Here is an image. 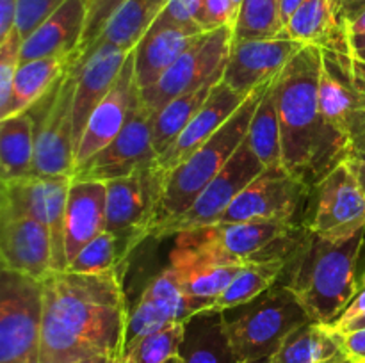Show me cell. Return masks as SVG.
Segmentation results:
<instances>
[{
  "instance_id": "obj_15",
  "label": "cell",
  "mask_w": 365,
  "mask_h": 363,
  "mask_svg": "<svg viewBox=\"0 0 365 363\" xmlns=\"http://www.w3.org/2000/svg\"><path fill=\"white\" fill-rule=\"evenodd\" d=\"M70 177H27L20 180L2 182L0 199L13 205L25 216L45 224L52 238V269L66 270V205L70 192Z\"/></svg>"
},
{
  "instance_id": "obj_7",
  "label": "cell",
  "mask_w": 365,
  "mask_h": 363,
  "mask_svg": "<svg viewBox=\"0 0 365 363\" xmlns=\"http://www.w3.org/2000/svg\"><path fill=\"white\" fill-rule=\"evenodd\" d=\"M43 283L0 269V363H39Z\"/></svg>"
},
{
  "instance_id": "obj_35",
  "label": "cell",
  "mask_w": 365,
  "mask_h": 363,
  "mask_svg": "<svg viewBox=\"0 0 365 363\" xmlns=\"http://www.w3.org/2000/svg\"><path fill=\"white\" fill-rule=\"evenodd\" d=\"M285 34L282 0H245L234 27V39L280 38Z\"/></svg>"
},
{
  "instance_id": "obj_43",
  "label": "cell",
  "mask_w": 365,
  "mask_h": 363,
  "mask_svg": "<svg viewBox=\"0 0 365 363\" xmlns=\"http://www.w3.org/2000/svg\"><path fill=\"white\" fill-rule=\"evenodd\" d=\"M342 347L355 363H365V327L342 333Z\"/></svg>"
},
{
  "instance_id": "obj_54",
  "label": "cell",
  "mask_w": 365,
  "mask_h": 363,
  "mask_svg": "<svg viewBox=\"0 0 365 363\" xmlns=\"http://www.w3.org/2000/svg\"><path fill=\"white\" fill-rule=\"evenodd\" d=\"M166 363H182V359H180V356H173V358H170V359H168V362Z\"/></svg>"
},
{
  "instance_id": "obj_14",
  "label": "cell",
  "mask_w": 365,
  "mask_h": 363,
  "mask_svg": "<svg viewBox=\"0 0 365 363\" xmlns=\"http://www.w3.org/2000/svg\"><path fill=\"white\" fill-rule=\"evenodd\" d=\"M164 174L157 166L125 178L103 182L107 189L106 230L141 244L150 237Z\"/></svg>"
},
{
  "instance_id": "obj_19",
  "label": "cell",
  "mask_w": 365,
  "mask_h": 363,
  "mask_svg": "<svg viewBox=\"0 0 365 363\" xmlns=\"http://www.w3.org/2000/svg\"><path fill=\"white\" fill-rule=\"evenodd\" d=\"M139 103V88L134 73V52L128 53L116 82L109 95L102 100L91 114L82 141L75 152V171L88 162L91 157L102 152L107 144L118 137L132 112Z\"/></svg>"
},
{
  "instance_id": "obj_32",
  "label": "cell",
  "mask_w": 365,
  "mask_h": 363,
  "mask_svg": "<svg viewBox=\"0 0 365 363\" xmlns=\"http://www.w3.org/2000/svg\"><path fill=\"white\" fill-rule=\"evenodd\" d=\"M220 80L221 78L210 80L209 84L196 89V91L185 93V95L171 100L155 114V121H153V149H155L157 159L170 149V146L177 141L178 135L195 120L205 100L209 98L214 85Z\"/></svg>"
},
{
  "instance_id": "obj_2",
  "label": "cell",
  "mask_w": 365,
  "mask_h": 363,
  "mask_svg": "<svg viewBox=\"0 0 365 363\" xmlns=\"http://www.w3.org/2000/svg\"><path fill=\"white\" fill-rule=\"evenodd\" d=\"M323 50L305 45L278 77L282 166L314 187L349 157L351 142L331 128L319 105Z\"/></svg>"
},
{
  "instance_id": "obj_31",
  "label": "cell",
  "mask_w": 365,
  "mask_h": 363,
  "mask_svg": "<svg viewBox=\"0 0 365 363\" xmlns=\"http://www.w3.org/2000/svg\"><path fill=\"white\" fill-rule=\"evenodd\" d=\"M339 351H342V333L310 320L289 335L271 359L273 363H321Z\"/></svg>"
},
{
  "instance_id": "obj_40",
  "label": "cell",
  "mask_w": 365,
  "mask_h": 363,
  "mask_svg": "<svg viewBox=\"0 0 365 363\" xmlns=\"http://www.w3.org/2000/svg\"><path fill=\"white\" fill-rule=\"evenodd\" d=\"M66 0H18L16 28L21 39H27L57 7Z\"/></svg>"
},
{
  "instance_id": "obj_48",
  "label": "cell",
  "mask_w": 365,
  "mask_h": 363,
  "mask_svg": "<svg viewBox=\"0 0 365 363\" xmlns=\"http://www.w3.org/2000/svg\"><path fill=\"white\" fill-rule=\"evenodd\" d=\"M302 2L303 0H282V18H284L285 25L291 20L292 14L296 13V9L302 6Z\"/></svg>"
},
{
  "instance_id": "obj_37",
  "label": "cell",
  "mask_w": 365,
  "mask_h": 363,
  "mask_svg": "<svg viewBox=\"0 0 365 363\" xmlns=\"http://www.w3.org/2000/svg\"><path fill=\"white\" fill-rule=\"evenodd\" d=\"M21 43L24 39H21L18 28L9 38L0 41V116L6 112L7 105H9L14 75L20 68Z\"/></svg>"
},
{
  "instance_id": "obj_8",
  "label": "cell",
  "mask_w": 365,
  "mask_h": 363,
  "mask_svg": "<svg viewBox=\"0 0 365 363\" xmlns=\"http://www.w3.org/2000/svg\"><path fill=\"white\" fill-rule=\"evenodd\" d=\"M232 39H234V28L230 27L202 32L171 64L170 70L160 77L157 84L139 91L143 105L157 114L171 100L185 93L196 91L210 80L223 78Z\"/></svg>"
},
{
  "instance_id": "obj_34",
  "label": "cell",
  "mask_w": 365,
  "mask_h": 363,
  "mask_svg": "<svg viewBox=\"0 0 365 363\" xmlns=\"http://www.w3.org/2000/svg\"><path fill=\"white\" fill-rule=\"evenodd\" d=\"M139 246L138 241L121 235L102 231L89 244L78 251V255L68 263L70 273L102 274L109 270L127 267L128 255Z\"/></svg>"
},
{
  "instance_id": "obj_36",
  "label": "cell",
  "mask_w": 365,
  "mask_h": 363,
  "mask_svg": "<svg viewBox=\"0 0 365 363\" xmlns=\"http://www.w3.org/2000/svg\"><path fill=\"white\" fill-rule=\"evenodd\" d=\"M182 338L184 322L153 331L128 345L121 356V363H166L178 354Z\"/></svg>"
},
{
  "instance_id": "obj_1",
  "label": "cell",
  "mask_w": 365,
  "mask_h": 363,
  "mask_svg": "<svg viewBox=\"0 0 365 363\" xmlns=\"http://www.w3.org/2000/svg\"><path fill=\"white\" fill-rule=\"evenodd\" d=\"M127 267L102 274L52 270L43 283L39 363H77L91 356H123L128 305Z\"/></svg>"
},
{
  "instance_id": "obj_33",
  "label": "cell",
  "mask_w": 365,
  "mask_h": 363,
  "mask_svg": "<svg viewBox=\"0 0 365 363\" xmlns=\"http://www.w3.org/2000/svg\"><path fill=\"white\" fill-rule=\"evenodd\" d=\"M287 260H266V262H250L237 273V276L232 280V283L221 292L214 301V308L230 310L235 306H241L250 302L252 299L259 298L266 290H269L273 285L284 274Z\"/></svg>"
},
{
  "instance_id": "obj_41",
  "label": "cell",
  "mask_w": 365,
  "mask_h": 363,
  "mask_svg": "<svg viewBox=\"0 0 365 363\" xmlns=\"http://www.w3.org/2000/svg\"><path fill=\"white\" fill-rule=\"evenodd\" d=\"M202 6L203 0H170L155 21L202 31L198 25V16L200 11H202Z\"/></svg>"
},
{
  "instance_id": "obj_20",
  "label": "cell",
  "mask_w": 365,
  "mask_h": 363,
  "mask_svg": "<svg viewBox=\"0 0 365 363\" xmlns=\"http://www.w3.org/2000/svg\"><path fill=\"white\" fill-rule=\"evenodd\" d=\"M128 53L130 52H125L109 43H96L88 53L78 56L81 71L73 98L75 152L81 144L89 117L113 89Z\"/></svg>"
},
{
  "instance_id": "obj_49",
  "label": "cell",
  "mask_w": 365,
  "mask_h": 363,
  "mask_svg": "<svg viewBox=\"0 0 365 363\" xmlns=\"http://www.w3.org/2000/svg\"><path fill=\"white\" fill-rule=\"evenodd\" d=\"M348 31H349V38H351V36L365 34V11L364 13H360L359 16L348 25Z\"/></svg>"
},
{
  "instance_id": "obj_12",
  "label": "cell",
  "mask_w": 365,
  "mask_h": 363,
  "mask_svg": "<svg viewBox=\"0 0 365 363\" xmlns=\"http://www.w3.org/2000/svg\"><path fill=\"white\" fill-rule=\"evenodd\" d=\"M153 121L155 114L146 109L139 98L130 120L110 144L82 164L71 180L109 182L130 177L138 171L148 169L157 164L153 149Z\"/></svg>"
},
{
  "instance_id": "obj_44",
  "label": "cell",
  "mask_w": 365,
  "mask_h": 363,
  "mask_svg": "<svg viewBox=\"0 0 365 363\" xmlns=\"http://www.w3.org/2000/svg\"><path fill=\"white\" fill-rule=\"evenodd\" d=\"M18 0H0V41L16 31Z\"/></svg>"
},
{
  "instance_id": "obj_30",
  "label": "cell",
  "mask_w": 365,
  "mask_h": 363,
  "mask_svg": "<svg viewBox=\"0 0 365 363\" xmlns=\"http://www.w3.org/2000/svg\"><path fill=\"white\" fill-rule=\"evenodd\" d=\"M278 77L280 73L271 80L260 98L259 107L250 123L248 135H246V141L264 164V167H284L282 166L280 117H278Z\"/></svg>"
},
{
  "instance_id": "obj_29",
  "label": "cell",
  "mask_w": 365,
  "mask_h": 363,
  "mask_svg": "<svg viewBox=\"0 0 365 363\" xmlns=\"http://www.w3.org/2000/svg\"><path fill=\"white\" fill-rule=\"evenodd\" d=\"M168 2L170 0H125L96 43H109L125 52H132L148 28L155 23Z\"/></svg>"
},
{
  "instance_id": "obj_26",
  "label": "cell",
  "mask_w": 365,
  "mask_h": 363,
  "mask_svg": "<svg viewBox=\"0 0 365 363\" xmlns=\"http://www.w3.org/2000/svg\"><path fill=\"white\" fill-rule=\"evenodd\" d=\"M182 363H237L221 310L207 308L184 322Z\"/></svg>"
},
{
  "instance_id": "obj_11",
  "label": "cell",
  "mask_w": 365,
  "mask_h": 363,
  "mask_svg": "<svg viewBox=\"0 0 365 363\" xmlns=\"http://www.w3.org/2000/svg\"><path fill=\"white\" fill-rule=\"evenodd\" d=\"M266 169L259 157L253 153L248 141L242 142L232 159L225 164L223 169L216 174L212 182L205 187V191L198 196L191 209L171 223L164 224L155 231L152 238H166L180 233L185 230L212 226L220 221L228 210V206L235 201L239 194Z\"/></svg>"
},
{
  "instance_id": "obj_18",
  "label": "cell",
  "mask_w": 365,
  "mask_h": 363,
  "mask_svg": "<svg viewBox=\"0 0 365 363\" xmlns=\"http://www.w3.org/2000/svg\"><path fill=\"white\" fill-rule=\"evenodd\" d=\"M303 46L305 45L302 41L289 36L237 41L232 39L221 80L239 95H252L260 84L280 73Z\"/></svg>"
},
{
  "instance_id": "obj_47",
  "label": "cell",
  "mask_w": 365,
  "mask_h": 363,
  "mask_svg": "<svg viewBox=\"0 0 365 363\" xmlns=\"http://www.w3.org/2000/svg\"><path fill=\"white\" fill-rule=\"evenodd\" d=\"M349 45H351V56L356 63L365 64V34L351 36L349 38Z\"/></svg>"
},
{
  "instance_id": "obj_38",
  "label": "cell",
  "mask_w": 365,
  "mask_h": 363,
  "mask_svg": "<svg viewBox=\"0 0 365 363\" xmlns=\"http://www.w3.org/2000/svg\"><path fill=\"white\" fill-rule=\"evenodd\" d=\"M125 0H89L88 21H86L84 39H82L78 56H84L86 52L93 48L98 38L102 36L103 28L109 23L113 14L121 7Z\"/></svg>"
},
{
  "instance_id": "obj_9",
  "label": "cell",
  "mask_w": 365,
  "mask_h": 363,
  "mask_svg": "<svg viewBox=\"0 0 365 363\" xmlns=\"http://www.w3.org/2000/svg\"><path fill=\"white\" fill-rule=\"evenodd\" d=\"M168 269L175 274L185 294L200 299H214L232 283L246 265L228 255L207 231V228L185 230L173 235Z\"/></svg>"
},
{
  "instance_id": "obj_16",
  "label": "cell",
  "mask_w": 365,
  "mask_h": 363,
  "mask_svg": "<svg viewBox=\"0 0 365 363\" xmlns=\"http://www.w3.org/2000/svg\"><path fill=\"white\" fill-rule=\"evenodd\" d=\"M0 269L45 280L52 273V238L45 224L0 199Z\"/></svg>"
},
{
  "instance_id": "obj_51",
  "label": "cell",
  "mask_w": 365,
  "mask_h": 363,
  "mask_svg": "<svg viewBox=\"0 0 365 363\" xmlns=\"http://www.w3.org/2000/svg\"><path fill=\"white\" fill-rule=\"evenodd\" d=\"M77 363H121V358H118V356L98 354V356H91V358L81 359V362Z\"/></svg>"
},
{
  "instance_id": "obj_17",
  "label": "cell",
  "mask_w": 365,
  "mask_h": 363,
  "mask_svg": "<svg viewBox=\"0 0 365 363\" xmlns=\"http://www.w3.org/2000/svg\"><path fill=\"white\" fill-rule=\"evenodd\" d=\"M319 105L327 123L349 142L365 127V93L356 85L353 56L323 50Z\"/></svg>"
},
{
  "instance_id": "obj_55",
  "label": "cell",
  "mask_w": 365,
  "mask_h": 363,
  "mask_svg": "<svg viewBox=\"0 0 365 363\" xmlns=\"http://www.w3.org/2000/svg\"><path fill=\"white\" fill-rule=\"evenodd\" d=\"M360 288H365V273L362 274V278L359 280V290Z\"/></svg>"
},
{
  "instance_id": "obj_53",
  "label": "cell",
  "mask_w": 365,
  "mask_h": 363,
  "mask_svg": "<svg viewBox=\"0 0 365 363\" xmlns=\"http://www.w3.org/2000/svg\"><path fill=\"white\" fill-rule=\"evenodd\" d=\"M237 363H273L271 358H260V359H248V362H237Z\"/></svg>"
},
{
  "instance_id": "obj_5",
  "label": "cell",
  "mask_w": 365,
  "mask_h": 363,
  "mask_svg": "<svg viewBox=\"0 0 365 363\" xmlns=\"http://www.w3.org/2000/svg\"><path fill=\"white\" fill-rule=\"evenodd\" d=\"M225 327L237 362L271 358L310 317L294 292L280 283L235 308L225 310Z\"/></svg>"
},
{
  "instance_id": "obj_6",
  "label": "cell",
  "mask_w": 365,
  "mask_h": 363,
  "mask_svg": "<svg viewBox=\"0 0 365 363\" xmlns=\"http://www.w3.org/2000/svg\"><path fill=\"white\" fill-rule=\"evenodd\" d=\"M78 71L81 64L77 56L52 91L29 109L36 125V157L32 177L73 178V98Z\"/></svg>"
},
{
  "instance_id": "obj_28",
  "label": "cell",
  "mask_w": 365,
  "mask_h": 363,
  "mask_svg": "<svg viewBox=\"0 0 365 363\" xmlns=\"http://www.w3.org/2000/svg\"><path fill=\"white\" fill-rule=\"evenodd\" d=\"M77 56L78 53L68 57H45V59H34L20 64L14 75L9 105L0 120L25 112L43 96L48 95Z\"/></svg>"
},
{
  "instance_id": "obj_10",
  "label": "cell",
  "mask_w": 365,
  "mask_h": 363,
  "mask_svg": "<svg viewBox=\"0 0 365 363\" xmlns=\"http://www.w3.org/2000/svg\"><path fill=\"white\" fill-rule=\"evenodd\" d=\"M312 189L284 167H266L235 198L216 224L252 219H280L305 224Z\"/></svg>"
},
{
  "instance_id": "obj_3",
  "label": "cell",
  "mask_w": 365,
  "mask_h": 363,
  "mask_svg": "<svg viewBox=\"0 0 365 363\" xmlns=\"http://www.w3.org/2000/svg\"><path fill=\"white\" fill-rule=\"evenodd\" d=\"M364 241L365 228L346 238L309 230L287 258L278 281L294 292L312 322L331 326L356 295V262Z\"/></svg>"
},
{
  "instance_id": "obj_4",
  "label": "cell",
  "mask_w": 365,
  "mask_h": 363,
  "mask_svg": "<svg viewBox=\"0 0 365 363\" xmlns=\"http://www.w3.org/2000/svg\"><path fill=\"white\" fill-rule=\"evenodd\" d=\"M274 77L260 84L239 107L237 112L202 148L196 149L180 166L164 174L163 191H160L159 203H157L155 219H153L150 237H153L155 231L160 230L164 224L171 223L182 214L187 212L192 203L198 199V196L205 191L207 185L216 178L225 164L237 152L239 146L246 141L253 114H255L267 85Z\"/></svg>"
},
{
  "instance_id": "obj_24",
  "label": "cell",
  "mask_w": 365,
  "mask_h": 363,
  "mask_svg": "<svg viewBox=\"0 0 365 363\" xmlns=\"http://www.w3.org/2000/svg\"><path fill=\"white\" fill-rule=\"evenodd\" d=\"M202 31L178 25L155 23L148 28L134 52V73L139 91L152 88L160 80L171 64L184 53Z\"/></svg>"
},
{
  "instance_id": "obj_27",
  "label": "cell",
  "mask_w": 365,
  "mask_h": 363,
  "mask_svg": "<svg viewBox=\"0 0 365 363\" xmlns=\"http://www.w3.org/2000/svg\"><path fill=\"white\" fill-rule=\"evenodd\" d=\"M36 125L29 110L0 120V182L34 174Z\"/></svg>"
},
{
  "instance_id": "obj_22",
  "label": "cell",
  "mask_w": 365,
  "mask_h": 363,
  "mask_svg": "<svg viewBox=\"0 0 365 363\" xmlns=\"http://www.w3.org/2000/svg\"><path fill=\"white\" fill-rule=\"evenodd\" d=\"M89 0H66L57 7L24 43L20 64L45 57H68L78 53L88 21Z\"/></svg>"
},
{
  "instance_id": "obj_42",
  "label": "cell",
  "mask_w": 365,
  "mask_h": 363,
  "mask_svg": "<svg viewBox=\"0 0 365 363\" xmlns=\"http://www.w3.org/2000/svg\"><path fill=\"white\" fill-rule=\"evenodd\" d=\"M364 315H365V288H360V290L356 292L355 298L351 299V302L346 306L344 312L339 315V319L335 320L330 327L334 331H339V333H341L346 326H349V324L355 322L356 319H360V317Z\"/></svg>"
},
{
  "instance_id": "obj_45",
  "label": "cell",
  "mask_w": 365,
  "mask_h": 363,
  "mask_svg": "<svg viewBox=\"0 0 365 363\" xmlns=\"http://www.w3.org/2000/svg\"><path fill=\"white\" fill-rule=\"evenodd\" d=\"M346 164H348V167L351 169L353 177H355L356 184H359V187L362 189L364 196H365V160L362 159H348L346 160Z\"/></svg>"
},
{
  "instance_id": "obj_25",
  "label": "cell",
  "mask_w": 365,
  "mask_h": 363,
  "mask_svg": "<svg viewBox=\"0 0 365 363\" xmlns=\"http://www.w3.org/2000/svg\"><path fill=\"white\" fill-rule=\"evenodd\" d=\"M107 189L103 182L71 180L66 205L64 248L70 263L86 244L106 231Z\"/></svg>"
},
{
  "instance_id": "obj_13",
  "label": "cell",
  "mask_w": 365,
  "mask_h": 363,
  "mask_svg": "<svg viewBox=\"0 0 365 363\" xmlns=\"http://www.w3.org/2000/svg\"><path fill=\"white\" fill-rule=\"evenodd\" d=\"M305 224L330 238H346L365 228V196L346 160L314 185Z\"/></svg>"
},
{
  "instance_id": "obj_50",
  "label": "cell",
  "mask_w": 365,
  "mask_h": 363,
  "mask_svg": "<svg viewBox=\"0 0 365 363\" xmlns=\"http://www.w3.org/2000/svg\"><path fill=\"white\" fill-rule=\"evenodd\" d=\"M353 68H355V80H356V85H359L360 89L365 93V64L362 63H356L355 59H353Z\"/></svg>"
},
{
  "instance_id": "obj_46",
  "label": "cell",
  "mask_w": 365,
  "mask_h": 363,
  "mask_svg": "<svg viewBox=\"0 0 365 363\" xmlns=\"http://www.w3.org/2000/svg\"><path fill=\"white\" fill-rule=\"evenodd\" d=\"M348 159H362V160H365V127L359 132V134L355 135V137H353ZM348 159H346V160H348Z\"/></svg>"
},
{
  "instance_id": "obj_52",
  "label": "cell",
  "mask_w": 365,
  "mask_h": 363,
  "mask_svg": "<svg viewBox=\"0 0 365 363\" xmlns=\"http://www.w3.org/2000/svg\"><path fill=\"white\" fill-rule=\"evenodd\" d=\"M362 327H365V315L360 317V319H356L355 322H351L349 326H346L344 330L341 331V333H348V331H355V330H362Z\"/></svg>"
},
{
  "instance_id": "obj_23",
  "label": "cell",
  "mask_w": 365,
  "mask_h": 363,
  "mask_svg": "<svg viewBox=\"0 0 365 363\" xmlns=\"http://www.w3.org/2000/svg\"><path fill=\"white\" fill-rule=\"evenodd\" d=\"M285 34L303 45H316L321 50L351 56L342 0H303L285 25Z\"/></svg>"
},
{
  "instance_id": "obj_21",
  "label": "cell",
  "mask_w": 365,
  "mask_h": 363,
  "mask_svg": "<svg viewBox=\"0 0 365 363\" xmlns=\"http://www.w3.org/2000/svg\"><path fill=\"white\" fill-rule=\"evenodd\" d=\"M248 96L239 95L237 91L228 88L223 80L217 82L195 120L185 127V130L178 135L170 149L157 159V169L166 174L180 166L237 112L239 107L246 102Z\"/></svg>"
},
{
  "instance_id": "obj_39",
  "label": "cell",
  "mask_w": 365,
  "mask_h": 363,
  "mask_svg": "<svg viewBox=\"0 0 365 363\" xmlns=\"http://www.w3.org/2000/svg\"><path fill=\"white\" fill-rule=\"evenodd\" d=\"M245 0H203L198 25L203 32L221 27H235Z\"/></svg>"
}]
</instances>
